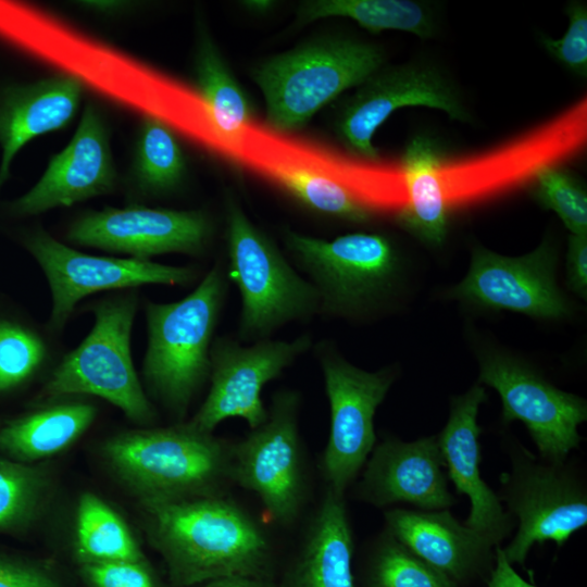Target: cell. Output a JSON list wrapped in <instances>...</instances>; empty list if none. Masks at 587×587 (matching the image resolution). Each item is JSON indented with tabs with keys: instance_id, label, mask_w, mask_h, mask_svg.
Returning <instances> with one entry per match:
<instances>
[{
	"instance_id": "obj_1",
	"label": "cell",
	"mask_w": 587,
	"mask_h": 587,
	"mask_svg": "<svg viewBox=\"0 0 587 587\" xmlns=\"http://www.w3.org/2000/svg\"><path fill=\"white\" fill-rule=\"evenodd\" d=\"M152 546L180 587L226 576L262 577L268 541L257 523L222 495L141 504Z\"/></svg>"
},
{
	"instance_id": "obj_2",
	"label": "cell",
	"mask_w": 587,
	"mask_h": 587,
	"mask_svg": "<svg viewBox=\"0 0 587 587\" xmlns=\"http://www.w3.org/2000/svg\"><path fill=\"white\" fill-rule=\"evenodd\" d=\"M101 454L140 504L218 496L232 478V448L188 423L118 433Z\"/></svg>"
},
{
	"instance_id": "obj_3",
	"label": "cell",
	"mask_w": 587,
	"mask_h": 587,
	"mask_svg": "<svg viewBox=\"0 0 587 587\" xmlns=\"http://www.w3.org/2000/svg\"><path fill=\"white\" fill-rule=\"evenodd\" d=\"M384 61L375 45L330 37L265 60L251 77L263 93L267 126L285 134L301 129L342 91L362 85Z\"/></svg>"
},
{
	"instance_id": "obj_4",
	"label": "cell",
	"mask_w": 587,
	"mask_h": 587,
	"mask_svg": "<svg viewBox=\"0 0 587 587\" xmlns=\"http://www.w3.org/2000/svg\"><path fill=\"white\" fill-rule=\"evenodd\" d=\"M226 289L221 268L214 266L184 299L147 305L145 383L149 392L179 417L210 377L213 333Z\"/></svg>"
},
{
	"instance_id": "obj_5",
	"label": "cell",
	"mask_w": 587,
	"mask_h": 587,
	"mask_svg": "<svg viewBox=\"0 0 587 587\" xmlns=\"http://www.w3.org/2000/svg\"><path fill=\"white\" fill-rule=\"evenodd\" d=\"M226 234L227 275L241 299L240 340L268 339L282 326L320 313L313 285L294 270L274 241L234 200L227 205Z\"/></svg>"
},
{
	"instance_id": "obj_6",
	"label": "cell",
	"mask_w": 587,
	"mask_h": 587,
	"mask_svg": "<svg viewBox=\"0 0 587 587\" xmlns=\"http://www.w3.org/2000/svg\"><path fill=\"white\" fill-rule=\"evenodd\" d=\"M92 310L96 322L91 332L55 367L43 394L53 398L97 396L118 408L133 422L150 424L155 412L135 372L129 349L135 297L105 299Z\"/></svg>"
},
{
	"instance_id": "obj_7",
	"label": "cell",
	"mask_w": 587,
	"mask_h": 587,
	"mask_svg": "<svg viewBox=\"0 0 587 587\" xmlns=\"http://www.w3.org/2000/svg\"><path fill=\"white\" fill-rule=\"evenodd\" d=\"M285 245L320 298V313L355 317L389 291L397 272L390 241L379 234L354 233L332 240L285 233Z\"/></svg>"
},
{
	"instance_id": "obj_8",
	"label": "cell",
	"mask_w": 587,
	"mask_h": 587,
	"mask_svg": "<svg viewBox=\"0 0 587 587\" xmlns=\"http://www.w3.org/2000/svg\"><path fill=\"white\" fill-rule=\"evenodd\" d=\"M330 409L323 457L328 488L344 495L375 445L374 415L392 380L391 371L366 372L340 357L328 344L317 347Z\"/></svg>"
},
{
	"instance_id": "obj_9",
	"label": "cell",
	"mask_w": 587,
	"mask_h": 587,
	"mask_svg": "<svg viewBox=\"0 0 587 587\" xmlns=\"http://www.w3.org/2000/svg\"><path fill=\"white\" fill-rule=\"evenodd\" d=\"M311 345L309 335L290 341L268 338L249 347L229 338H217L210 351L209 394L188 424L212 434L222 421L241 417L252 429L259 427L268 417L261 397L263 387L307 352Z\"/></svg>"
},
{
	"instance_id": "obj_10",
	"label": "cell",
	"mask_w": 587,
	"mask_h": 587,
	"mask_svg": "<svg viewBox=\"0 0 587 587\" xmlns=\"http://www.w3.org/2000/svg\"><path fill=\"white\" fill-rule=\"evenodd\" d=\"M297 408L295 392L278 394L267 420L232 448V479L257 494L268 516L280 524L294 521L302 502Z\"/></svg>"
},
{
	"instance_id": "obj_11",
	"label": "cell",
	"mask_w": 587,
	"mask_h": 587,
	"mask_svg": "<svg viewBox=\"0 0 587 587\" xmlns=\"http://www.w3.org/2000/svg\"><path fill=\"white\" fill-rule=\"evenodd\" d=\"M479 382L498 391L503 421H522L539 453L553 464H560L578 446L577 427L587 419L586 401L580 397L558 389L502 353L482 358Z\"/></svg>"
},
{
	"instance_id": "obj_12",
	"label": "cell",
	"mask_w": 587,
	"mask_h": 587,
	"mask_svg": "<svg viewBox=\"0 0 587 587\" xmlns=\"http://www.w3.org/2000/svg\"><path fill=\"white\" fill-rule=\"evenodd\" d=\"M586 139V101L544 128L471 162H442L439 175L450 207L507 189L577 151Z\"/></svg>"
},
{
	"instance_id": "obj_13",
	"label": "cell",
	"mask_w": 587,
	"mask_h": 587,
	"mask_svg": "<svg viewBox=\"0 0 587 587\" xmlns=\"http://www.w3.org/2000/svg\"><path fill=\"white\" fill-rule=\"evenodd\" d=\"M24 243L43 270L52 292L53 327H61L84 297L107 289L146 284L185 285L193 277L188 267L146 259L95 257L55 240L43 229L26 236Z\"/></svg>"
},
{
	"instance_id": "obj_14",
	"label": "cell",
	"mask_w": 587,
	"mask_h": 587,
	"mask_svg": "<svg viewBox=\"0 0 587 587\" xmlns=\"http://www.w3.org/2000/svg\"><path fill=\"white\" fill-rule=\"evenodd\" d=\"M425 105L464 121L466 113L452 86L434 68L402 65L378 70L369 77L340 110L336 130L342 145L353 154L377 161L373 136L396 110Z\"/></svg>"
},
{
	"instance_id": "obj_15",
	"label": "cell",
	"mask_w": 587,
	"mask_h": 587,
	"mask_svg": "<svg viewBox=\"0 0 587 587\" xmlns=\"http://www.w3.org/2000/svg\"><path fill=\"white\" fill-rule=\"evenodd\" d=\"M555 250L548 241L515 258L476 248L467 275L451 295L486 308L560 319L570 309L555 283Z\"/></svg>"
},
{
	"instance_id": "obj_16",
	"label": "cell",
	"mask_w": 587,
	"mask_h": 587,
	"mask_svg": "<svg viewBox=\"0 0 587 587\" xmlns=\"http://www.w3.org/2000/svg\"><path fill=\"white\" fill-rule=\"evenodd\" d=\"M212 225L201 211L151 209L139 205L89 212L70 227L74 243L132 254L137 259L166 253L198 254L210 239Z\"/></svg>"
},
{
	"instance_id": "obj_17",
	"label": "cell",
	"mask_w": 587,
	"mask_h": 587,
	"mask_svg": "<svg viewBox=\"0 0 587 587\" xmlns=\"http://www.w3.org/2000/svg\"><path fill=\"white\" fill-rule=\"evenodd\" d=\"M116 182L108 126L100 110L89 103L68 145L50 159L33 188L10 203L9 211L29 216L68 207L112 192Z\"/></svg>"
},
{
	"instance_id": "obj_18",
	"label": "cell",
	"mask_w": 587,
	"mask_h": 587,
	"mask_svg": "<svg viewBox=\"0 0 587 587\" xmlns=\"http://www.w3.org/2000/svg\"><path fill=\"white\" fill-rule=\"evenodd\" d=\"M509 507L520 521L514 539L502 549L510 564H524L536 542L552 540L562 546L587 524L585 492L557 464L520 471L512 482Z\"/></svg>"
},
{
	"instance_id": "obj_19",
	"label": "cell",
	"mask_w": 587,
	"mask_h": 587,
	"mask_svg": "<svg viewBox=\"0 0 587 587\" xmlns=\"http://www.w3.org/2000/svg\"><path fill=\"white\" fill-rule=\"evenodd\" d=\"M445 461L437 437L378 445L364 472L361 495L376 505L408 502L422 509H444L454 499L447 488Z\"/></svg>"
},
{
	"instance_id": "obj_20",
	"label": "cell",
	"mask_w": 587,
	"mask_h": 587,
	"mask_svg": "<svg viewBox=\"0 0 587 587\" xmlns=\"http://www.w3.org/2000/svg\"><path fill=\"white\" fill-rule=\"evenodd\" d=\"M486 399V391L479 385L454 398L448 423L437 440L457 491L470 499L471 510L464 525L497 544L509 532L510 521L479 471L477 414Z\"/></svg>"
},
{
	"instance_id": "obj_21",
	"label": "cell",
	"mask_w": 587,
	"mask_h": 587,
	"mask_svg": "<svg viewBox=\"0 0 587 587\" xmlns=\"http://www.w3.org/2000/svg\"><path fill=\"white\" fill-rule=\"evenodd\" d=\"M84 91L82 77L67 72L0 89V189L17 152L33 138L66 126Z\"/></svg>"
},
{
	"instance_id": "obj_22",
	"label": "cell",
	"mask_w": 587,
	"mask_h": 587,
	"mask_svg": "<svg viewBox=\"0 0 587 587\" xmlns=\"http://www.w3.org/2000/svg\"><path fill=\"white\" fill-rule=\"evenodd\" d=\"M390 536L454 582L482 564L489 539L460 524L449 511L395 509L385 513Z\"/></svg>"
},
{
	"instance_id": "obj_23",
	"label": "cell",
	"mask_w": 587,
	"mask_h": 587,
	"mask_svg": "<svg viewBox=\"0 0 587 587\" xmlns=\"http://www.w3.org/2000/svg\"><path fill=\"white\" fill-rule=\"evenodd\" d=\"M352 553L344 495L328 488L287 587H355Z\"/></svg>"
},
{
	"instance_id": "obj_24",
	"label": "cell",
	"mask_w": 587,
	"mask_h": 587,
	"mask_svg": "<svg viewBox=\"0 0 587 587\" xmlns=\"http://www.w3.org/2000/svg\"><path fill=\"white\" fill-rule=\"evenodd\" d=\"M442 161L436 143L419 136L408 146L399 171L404 196L399 220L410 232L433 245L444 241L450 210L438 175Z\"/></svg>"
},
{
	"instance_id": "obj_25",
	"label": "cell",
	"mask_w": 587,
	"mask_h": 587,
	"mask_svg": "<svg viewBox=\"0 0 587 587\" xmlns=\"http://www.w3.org/2000/svg\"><path fill=\"white\" fill-rule=\"evenodd\" d=\"M89 403H60L13 419L0 428V450L26 464L51 458L71 447L92 424Z\"/></svg>"
},
{
	"instance_id": "obj_26",
	"label": "cell",
	"mask_w": 587,
	"mask_h": 587,
	"mask_svg": "<svg viewBox=\"0 0 587 587\" xmlns=\"http://www.w3.org/2000/svg\"><path fill=\"white\" fill-rule=\"evenodd\" d=\"M267 172L301 204L321 214L362 223L383 207L359 185L304 162L274 160Z\"/></svg>"
},
{
	"instance_id": "obj_27",
	"label": "cell",
	"mask_w": 587,
	"mask_h": 587,
	"mask_svg": "<svg viewBox=\"0 0 587 587\" xmlns=\"http://www.w3.org/2000/svg\"><path fill=\"white\" fill-rule=\"evenodd\" d=\"M72 548L77 565L147 560L127 522L92 491L78 497Z\"/></svg>"
},
{
	"instance_id": "obj_28",
	"label": "cell",
	"mask_w": 587,
	"mask_h": 587,
	"mask_svg": "<svg viewBox=\"0 0 587 587\" xmlns=\"http://www.w3.org/2000/svg\"><path fill=\"white\" fill-rule=\"evenodd\" d=\"M195 83L218 136L239 141L251 122V105L205 32H201L196 52Z\"/></svg>"
},
{
	"instance_id": "obj_29",
	"label": "cell",
	"mask_w": 587,
	"mask_h": 587,
	"mask_svg": "<svg viewBox=\"0 0 587 587\" xmlns=\"http://www.w3.org/2000/svg\"><path fill=\"white\" fill-rule=\"evenodd\" d=\"M332 16L349 17L372 33L395 29L421 38L435 33L433 14L426 5L408 0H312L303 1L297 11L300 24Z\"/></svg>"
},
{
	"instance_id": "obj_30",
	"label": "cell",
	"mask_w": 587,
	"mask_h": 587,
	"mask_svg": "<svg viewBox=\"0 0 587 587\" xmlns=\"http://www.w3.org/2000/svg\"><path fill=\"white\" fill-rule=\"evenodd\" d=\"M187 171L186 158L174 130L162 118L145 114L139 126L132 175L148 195L176 189Z\"/></svg>"
},
{
	"instance_id": "obj_31",
	"label": "cell",
	"mask_w": 587,
	"mask_h": 587,
	"mask_svg": "<svg viewBox=\"0 0 587 587\" xmlns=\"http://www.w3.org/2000/svg\"><path fill=\"white\" fill-rule=\"evenodd\" d=\"M50 494L46 469L0 455V533L28 529L41 516Z\"/></svg>"
},
{
	"instance_id": "obj_32",
	"label": "cell",
	"mask_w": 587,
	"mask_h": 587,
	"mask_svg": "<svg viewBox=\"0 0 587 587\" xmlns=\"http://www.w3.org/2000/svg\"><path fill=\"white\" fill-rule=\"evenodd\" d=\"M370 587H455L447 574L428 564L391 536L377 550Z\"/></svg>"
},
{
	"instance_id": "obj_33",
	"label": "cell",
	"mask_w": 587,
	"mask_h": 587,
	"mask_svg": "<svg viewBox=\"0 0 587 587\" xmlns=\"http://www.w3.org/2000/svg\"><path fill=\"white\" fill-rule=\"evenodd\" d=\"M532 182L539 203L554 211L572 235L587 234V195L574 176L559 165H549Z\"/></svg>"
},
{
	"instance_id": "obj_34",
	"label": "cell",
	"mask_w": 587,
	"mask_h": 587,
	"mask_svg": "<svg viewBox=\"0 0 587 587\" xmlns=\"http://www.w3.org/2000/svg\"><path fill=\"white\" fill-rule=\"evenodd\" d=\"M43 358L40 338L20 325L0 320V392L29 378Z\"/></svg>"
},
{
	"instance_id": "obj_35",
	"label": "cell",
	"mask_w": 587,
	"mask_h": 587,
	"mask_svg": "<svg viewBox=\"0 0 587 587\" xmlns=\"http://www.w3.org/2000/svg\"><path fill=\"white\" fill-rule=\"evenodd\" d=\"M86 587H167L148 560L78 565Z\"/></svg>"
},
{
	"instance_id": "obj_36",
	"label": "cell",
	"mask_w": 587,
	"mask_h": 587,
	"mask_svg": "<svg viewBox=\"0 0 587 587\" xmlns=\"http://www.w3.org/2000/svg\"><path fill=\"white\" fill-rule=\"evenodd\" d=\"M566 13L569 28L560 39L542 37L546 50L571 71L586 76L587 73V10L583 3H572Z\"/></svg>"
},
{
	"instance_id": "obj_37",
	"label": "cell",
	"mask_w": 587,
	"mask_h": 587,
	"mask_svg": "<svg viewBox=\"0 0 587 587\" xmlns=\"http://www.w3.org/2000/svg\"><path fill=\"white\" fill-rule=\"evenodd\" d=\"M0 587H66V585L46 563L0 555Z\"/></svg>"
},
{
	"instance_id": "obj_38",
	"label": "cell",
	"mask_w": 587,
	"mask_h": 587,
	"mask_svg": "<svg viewBox=\"0 0 587 587\" xmlns=\"http://www.w3.org/2000/svg\"><path fill=\"white\" fill-rule=\"evenodd\" d=\"M566 273L571 289L585 298L587 292V234L570 236Z\"/></svg>"
},
{
	"instance_id": "obj_39",
	"label": "cell",
	"mask_w": 587,
	"mask_h": 587,
	"mask_svg": "<svg viewBox=\"0 0 587 587\" xmlns=\"http://www.w3.org/2000/svg\"><path fill=\"white\" fill-rule=\"evenodd\" d=\"M488 587H536L524 580L512 567L500 547L496 549V566Z\"/></svg>"
},
{
	"instance_id": "obj_40",
	"label": "cell",
	"mask_w": 587,
	"mask_h": 587,
	"mask_svg": "<svg viewBox=\"0 0 587 587\" xmlns=\"http://www.w3.org/2000/svg\"><path fill=\"white\" fill-rule=\"evenodd\" d=\"M203 587H274L272 584L253 576H226L205 583Z\"/></svg>"
},
{
	"instance_id": "obj_41",
	"label": "cell",
	"mask_w": 587,
	"mask_h": 587,
	"mask_svg": "<svg viewBox=\"0 0 587 587\" xmlns=\"http://www.w3.org/2000/svg\"><path fill=\"white\" fill-rule=\"evenodd\" d=\"M84 5L102 10L103 12L116 11L123 7L120 2H84Z\"/></svg>"
},
{
	"instance_id": "obj_42",
	"label": "cell",
	"mask_w": 587,
	"mask_h": 587,
	"mask_svg": "<svg viewBox=\"0 0 587 587\" xmlns=\"http://www.w3.org/2000/svg\"><path fill=\"white\" fill-rule=\"evenodd\" d=\"M245 3H248L247 5L251 9H255V11L258 12L259 10H267L272 4V2L270 1H250V2H245Z\"/></svg>"
}]
</instances>
